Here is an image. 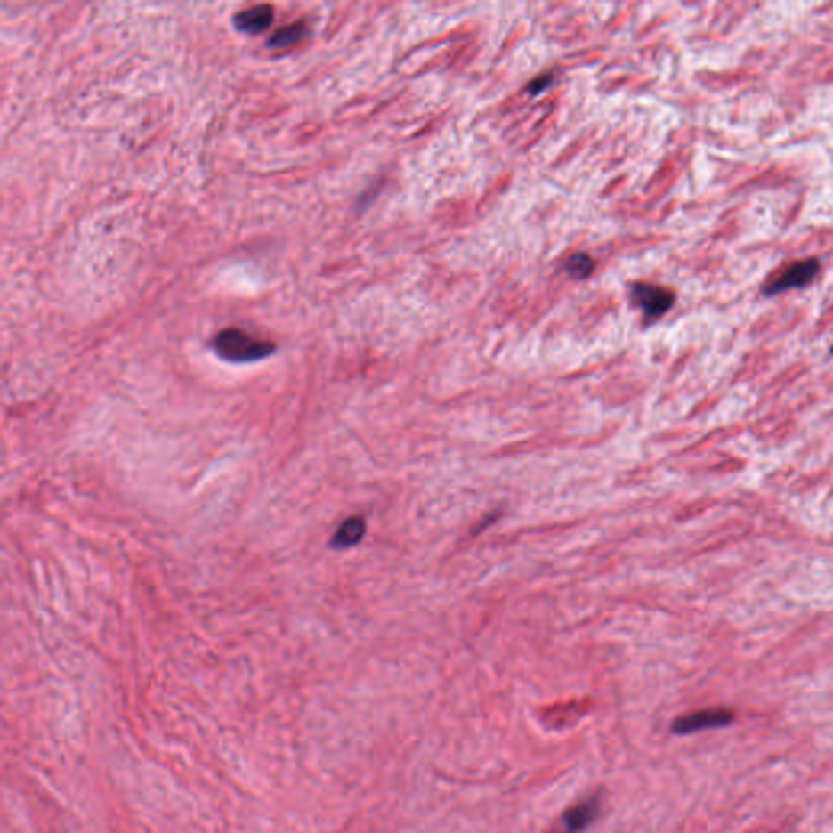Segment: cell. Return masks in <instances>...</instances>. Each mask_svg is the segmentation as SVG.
Instances as JSON below:
<instances>
[{
    "instance_id": "cell-1",
    "label": "cell",
    "mask_w": 833,
    "mask_h": 833,
    "mask_svg": "<svg viewBox=\"0 0 833 833\" xmlns=\"http://www.w3.org/2000/svg\"><path fill=\"white\" fill-rule=\"evenodd\" d=\"M214 349L223 360L231 363H251L271 357L275 352L272 342L261 341L238 328L218 332Z\"/></svg>"
},
{
    "instance_id": "cell-2",
    "label": "cell",
    "mask_w": 833,
    "mask_h": 833,
    "mask_svg": "<svg viewBox=\"0 0 833 833\" xmlns=\"http://www.w3.org/2000/svg\"><path fill=\"white\" fill-rule=\"evenodd\" d=\"M819 269H821V264H819V261L815 257L793 263V264L788 265L785 271L778 275L777 279H773L770 284L764 287V294L773 296V295L785 294V292L793 290V288L807 287L814 280Z\"/></svg>"
},
{
    "instance_id": "cell-3",
    "label": "cell",
    "mask_w": 833,
    "mask_h": 833,
    "mask_svg": "<svg viewBox=\"0 0 833 833\" xmlns=\"http://www.w3.org/2000/svg\"><path fill=\"white\" fill-rule=\"evenodd\" d=\"M734 713L728 708H707V710L695 711L691 715H683L673 723V732L675 734H691L707 729L726 728L732 724Z\"/></svg>"
},
{
    "instance_id": "cell-4",
    "label": "cell",
    "mask_w": 833,
    "mask_h": 833,
    "mask_svg": "<svg viewBox=\"0 0 833 833\" xmlns=\"http://www.w3.org/2000/svg\"><path fill=\"white\" fill-rule=\"evenodd\" d=\"M632 298L648 318L663 316L674 304L673 292L659 285L635 284L632 287Z\"/></svg>"
},
{
    "instance_id": "cell-5",
    "label": "cell",
    "mask_w": 833,
    "mask_h": 833,
    "mask_svg": "<svg viewBox=\"0 0 833 833\" xmlns=\"http://www.w3.org/2000/svg\"><path fill=\"white\" fill-rule=\"evenodd\" d=\"M272 20H274V10L271 5H256V7L239 12L233 20V23L237 29L243 33L257 35L269 28Z\"/></svg>"
},
{
    "instance_id": "cell-6",
    "label": "cell",
    "mask_w": 833,
    "mask_h": 833,
    "mask_svg": "<svg viewBox=\"0 0 833 833\" xmlns=\"http://www.w3.org/2000/svg\"><path fill=\"white\" fill-rule=\"evenodd\" d=\"M599 813V801L597 799H586L579 805H573L569 813L563 817V825H565V833L581 832L586 829L596 819Z\"/></svg>"
},
{
    "instance_id": "cell-7",
    "label": "cell",
    "mask_w": 833,
    "mask_h": 833,
    "mask_svg": "<svg viewBox=\"0 0 833 833\" xmlns=\"http://www.w3.org/2000/svg\"><path fill=\"white\" fill-rule=\"evenodd\" d=\"M365 530H367V526H365V521L359 518V516H353V518H349V520L344 521L339 530H336V534L332 536L331 546L334 549H349V547H353L357 546L363 536H365Z\"/></svg>"
},
{
    "instance_id": "cell-8",
    "label": "cell",
    "mask_w": 833,
    "mask_h": 833,
    "mask_svg": "<svg viewBox=\"0 0 833 833\" xmlns=\"http://www.w3.org/2000/svg\"><path fill=\"white\" fill-rule=\"evenodd\" d=\"M308 35V28L302 21L287 25L284 28L277 29L272 38L269 39V48L285 49L298 44Z\"/></svg>"
},
{
    "instance_id": "cell-9",
    "label": "cell",
    "mask_w": 833,
    "mask_h": 833,
    "mask_svg": "<svg viewBox=\"0 0 833 833\" xmlns=\"http://www.w3.org/2000/svg\"><path fill=\"white\" fill-rule=\"evenodd\" d=\"M567 271L573 279H586L593 274L594 263L585 253H575L567 259Z\"/></svg>"
},
{
    "instance_id": "cell-10",
    "label": "cell",
    "mask_w": 833,
    "mask_h": 833,
    "mask_svg": "<svg viewBox=\"0 0 833 833\" xmlns=\"http://www.w3.org/2000/svg\"><path fill=\"white\" fill-rule=\"evenodd\" d=\"M550 84V77H539L536 82H532L530 86V93H539L540 90H544L546 86Z\"/></svg>"
}]
</instances>
